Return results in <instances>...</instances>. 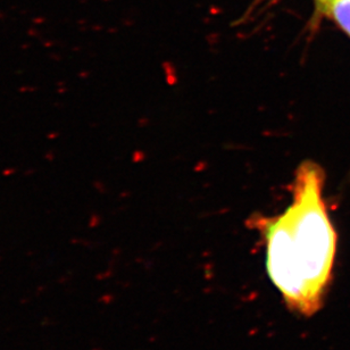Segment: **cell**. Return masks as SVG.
<instances>
[{
    "mask_svg": "<svg viewBox=\"0 0 350 350\" xmlns=\"http://www.w3.org/2000/svg\"><path fill=\"white\" fill-rule=\"evenodd\" d=\"M324 172L314 162L295 171L292 200L274 217L261 221L266 269L287 307L312 316L330 285L338 235L324 200Z\"/></svg>",
    "mask_w": 350,
    "mask_h": 350,
    "instance_id": "1",
    "label": "cell"
},
{
    "mask_svg": "<svg viewBox=\"0 0 350 350\" xmlns=\"http://www.w3.org/2000/svg\"><path fill=\"white\" fill-rule=\"evenodd\" d=\"M316 9L336 25L350 38V0H314Z\"/></svg>",
    "mask_w": 350,
    "mask_h": 350,
    "instance_id": "2",
    "label": "cell"
},
{
    "mask_svg": "<svg viewBox=\"0 0 350 350\" xmlns=\"http://www.w3.org/2000/svg\"><path fill=\"white\" fill-rule=\"evenodd\" d=\"M261 1H264V0H256V1H255V5H257V3L261 2Z\"/></svg>",
    "mask_w": 350,
    "mask_h": 350,
    "instance_id": "3",
    "label": "cell"
}]
</instances>
